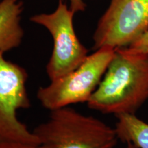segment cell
Masks as SVG:
<instances>
[{"mask_svg": "<svg viewBox=\"0 0 148 148\" xmlns=\"http://www.w3.org/2000/svg\"><path fill=\"white\" fill-rule=\"evenodd\" d=\"M70 8L74 12H83L86 9V5L83 0H69Z\"/></svg>", "mask_w": 148, "mask_h": 148, "instance_id": "cell-11", "label": "cell"}, {"mask_svg": "<svg viewBox=\"0 0 148 148\" xmlns=\"http://www.w3.org/2000/svg\"><path fill=\"white\" fill-rule=\"evenodd\" d=\"M75 12L62 0L54 12L36 14L30 21L45 27L53 39V49L46 72L54 80L73 71L88 56V49L77 38L73 27Z\"/></svg>", "mask_w": 148, "mask_h": 148, "instance_id": "cell-5", "label": "cell"}, {"mask_svg": "<svg viewBox=\"0 0 148 148\" xmlns=\"http://www.w3.org/2000/svg\"><path fill=\"white\" fill-rule=\"evenodd\" d=\"M0 148H40L39 145H29L16 142L0 141Z\"/></svg>", "mask_w": 148, "mask_h": 148, "instance_id": "cell-10", "label": "cell"}, {"mask_svg": "<svg viewBox=\"0 0 148 148\" xmlns=\"http://www.w3.org/2000/svg\"><path fill=\"white\" fill-rule=\"evenodd\" d=\"M147 30L148 0H111L93 34V49L127 47Z\"/></svg>", "mask_w": 148, "mask_h": 148, "instance_id": "cell-6", "label": "cell"}, {"mask_svg": "<svg viewBox=\"0 0 148 148\" xmlns=\"http://www.w3.org/2000/svg\"><path fill=\"white\" fill-rule=\"evenodd\" d=\"M0 51V141L39 145L33 132L18 120L16 112L30 107L26 70L6 60Z\"/></svg>", "mask_w": 148, "mask_h": 148, "instance_id": "cell-4", "label": "cell"}, {"mask_svg": "<svg viewBox=\"0 0 148 148\" xmlns=\"http://www.w3.org/2000/svg\"><path fill=\"white\" fill-rule=\"evenodd\" d=\"M125 148H138V147H136V146L133 145V144L127 143V144H126V146H125Z\"/></svg>", "mask_w": 148, "mask_h": 148, "instance_id": "cell-12", "label": "cell"}, {"mask_svg": "<svg viewBox=\"0 0 148 148\" xmlns=\"http://www.w3.org/2000/svg\"><path fill=\"white\" fill-rule=\"evenodd\" d=\"M115 129L118 139L138 148H148V123L134 114L116 115Z\"/></svg>", "mask_w": 148, "mask_h": 148, "instance_id": "cell-8", "label": "cell"}, {"mask_svg": "<svg viewBox=\"0 0 148 148\" xmlns=\"http://www.w3.org/2000/svg\"><path fill=\"white\" fill-rule=\"evenodd\" d=\"M21 0L0 1V51L5 52L21 45L24 32L21 24Z\"/></svg>", "mask_w": 148, "mask_h": 148, "instance_id": "cell-7", "label": "cell"}, {"mask_svg": "<svg viewBox=\"0 0 148 148\" xmlns=\"http://www.w3.org/2000/svg\"><path fill=\"white\" fill-rule=\"evenodd\" d=\"M40 148H114L115 129L69 106L51 110L33 130Z\"/></svg>", "mask_w": 148, "mask_h": 148, "instance_id": "cell-2", "label": "cell"}, {"mask_svg": "<svg viewBox=\"0 0 148 148\" xmlns=\"http://www.w3.org/2000/svg\"><path fill=\"white\" fill-rule=\"evenodd\" d=\"M125 48L132 52L148 54V30L139 39Z\"/></svg>", "mask_w": 148, "mask_h": 148, "instance_id": "cell-9", "label": "cell"}, {"mask_svg": "<svg viewBox=\"0 0 148 148\" xmlns=\"http://www.w3.org/2000/svg\"><path fill=\"white\" fill-rule=\"evenodd\" d=\"M0 1H1V0H0Z\"/></svg>", "mask_w": 148, "mask_h": 148, "instance_id": "cell-13", "label": "cell"}, {"mask_svg": "<svg viewBox=\"0 0 148 148\" xmlns=\"http://www.w3.org/2000/svg\"><path fill=\"white\" fill-rule=\"evenodd\" d=\"M148 99V54L116 49L88 108L103 114H134Z\"/></svg>", "mask_w": 148, "mask_h": 148, "instance_id": "cell-1", "label": "cell"}, {"mask_svg": "<svg viewBox=\"0 0 148 148\" xmlns=\"http://www.w3.org/2000/svg\"><path fill=\"white\" fill-rule=\"evenodd\" d=\"M115 50L110 47L99 48L73 71L40 87L36 96L40 104L51 111L87 102L102 79Z\"/></svg>", "mask_w": 148, "mask_h": 148, "instance_id": "cell-3", "label": "cell"}]
</instances>
